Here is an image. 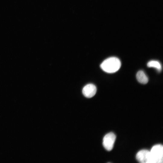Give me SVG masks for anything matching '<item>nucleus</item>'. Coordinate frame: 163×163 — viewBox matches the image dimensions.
<instances>
[{
    "label": "nucleus",
    "mask_w": 163,
    "mask_h": 163,
    "mask_svg": "<svg viewBox=\"0 0 163 163\" xmlns=\"http://www.w3.org/2000/svg\"><path fill=\"white\" fill-rule=\"evenodd\" d=\"M148 67H153L156 68L158 71H160L161 69V66L160 63L156 60H151L147 64Z\"/></svg>",
    "instance_id": "nucleus-7"
},
{
    "label": "nucleus",
    "mask_w": 163,
    "mask_h": 163,
    "mask_svg": "<svg viewBox=\"0 0 163 163\" xmlns=\"http://www.w3.org/2000/svg\"><path fill=\"white\" fill-rule=\"evenodd\" d=\"M121 62L117 57H112L107 59L101 63L100 67L104 72L113 73L117 71L120 68Z\"/></svg>",
    "instance_id": "nucleus-1"
},
{
    "label": "nucleus",
    "mask_w": 163,
    "mask_h": 163,
    "mask_svg": "<svg viewBox=\"0 0 163 163\" xmlns=\"http://www.w3.org/2000/svg\"><path fill=\"white\" fill-rule=\"evenodd\" d=\"M116 139L115 135L112 132L106 134L103 139V145L107 151H110L113 148Z\"/></svg>",
    "instance_id": "nucleus-3"
},
{
    "label": "nucleus",
    "mask_w": 163,
    "mask_h": 163,
    "mask_svg": "<svg viewBox=\"0 0 163 163\" xmlns=\"http://www.w3.org/2000/svg\"><path fill=\"white\" fill-rule=\"evenodd\" d=\"M136 77L138 81L141 84H146L148 82L147 76L142 71H139L137 72Z\"/></svg>",
    "instance_id": "nucleus-6"
},
{
    "label": "nucleus",
    "mask_w": 163,
    "mask_h": 163,
    "mask_svg": "<svg viewBox=\"0 0 163 163\" xmlns=\"http://www.w3.org/2000/svg\"><path fill=\"white\" fill-rule=\"evenodd\" d=\"M163 162V147L161 144L153 146L150 151L149 163Z\"/></svg>",
    "instance_id": "nucleus-2"
},
{
    "label": "nucleus",
    "mask_w": 163,
    "mask_h": 163,
    "mask_svg": "<svg viewBox=\"0 0 163 163\" xmlns=\"http://www.w3.org/2000/svg\"><path fill=\"white\" fill-rule=\"evenodd\" d=\"M96 91V87L92 84H88L85 86L82 90L83 94L87 98H91L94 96Z\"/></svg>",
    "instance_id": "nucleus-4"
},
{
    "label": "nucleus",
    "mask_w": 163,
    "mask_h": 163,
    "mask_svg": "<svg viewBox=\"0 0 163 163\" xmlns=\"http://www.w3.org/2000/svg\"><path fill=\"white\" fill-rule=\"evenodd\" d=\"M150 151L143 149L139 151L136 155V158L141 163H149Z\"/></svg>",
    "instance_id": "nucleus-5"
}]
</instances>
